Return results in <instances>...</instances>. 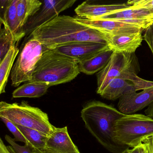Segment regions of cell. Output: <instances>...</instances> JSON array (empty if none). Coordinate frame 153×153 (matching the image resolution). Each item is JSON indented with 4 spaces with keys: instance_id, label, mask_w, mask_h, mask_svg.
<instances>
[{
    "instance_id": "cell-1",
    "label": "cell",
    "mask_w": 153,
    "mask_h": 153,
    "mask_svg": "<svg viewBox=\"0 0 153 153\" xmlns=\"http://www.w3.org/2000/svg\"><path fill=\"white\" fill-rule=\"evenodd\" d=\"M29 37L36 40L47 48L79 42L107 44L104 33L79 23L74 17L61 15L35 30Z\"/></svg>"
},
{
    "instance_id": "cell-2",
    "label": "cell",
    "mask_w": 153,
    "mask_h": 153,
    "mask_svg": "<svg viewBox=\"0 0 153 153\" xmlns=\"http://www.w3.org/2000/svg\"><path fill=\"white\" fill-rule=\"evenodd\" d=\"M126 115L113 106L99 101L88 102L81 112V118L86 129L104 148L111 153H121L130 148L119 144L113 138L115 122Z\"/></svg>"
},
{
    "instance_id": "cell-3",
    "label": "cell",
    "mask_w": 153,
    "mask_h": 153,
    "mask_svg": "<svg viewBox=\"0 0 153 153\" xmlns=\"http://www.w3.org/2000/svg\"><path fill=\"white\" fill-rule=\"evenodd\" d=\"M78 63L46 48L36 65L30 81L45 83L50 87L69 82L80 73Z\"/></svg>"
},
{
    "instance_id": "cell-4",
    "label": "cell",
    "mask_w": 153,
    "mask_h": 153,
    "mask_svg": "<svg viewBox=\"0 0 153 153\" xmlns=\"http://www.w3.org/2000/svg\"><path fill=\"white\" fill-rule=\"evenodd\" d=\"M8 119L16 125L34 129L49 136L55 127L49 121L48 116L37 107H32L27 102L9 103L0 101V118Z\"/></svg>"
},
{
    "instance_id": "cell-5",
    "label": "cell",
    "mask_w": 153,
    "mask_h": 153,
    "mask_svg": "<svg viewBox=\"0 0 153 153\" xmlns=\"http://www.w3.org/2000/svg\"><path fill=\"white\" fill-rule=\"evenodd\" d=\"M140 71V65L135 53L114 51L107 65L97 73V93L100 94L109 82L115 78L137 85L142 79L137 75Z\"/></svg>"
},
{
    "instance_id": "cell-6",
    "label": "cell",
    "mask_w": 153,
    "mask_h": 153,
    "mask_svg": "<svg viewBox=\"0 0 153 153\" xmlns=\"http://www.w3.org/2000/svg\"><path fill=\"white\" fill-rule=\"evenodd\" d=\"M153 135V118L146 115H126L114 124L113 138L120 145L134 148Z\"/></svg>"
},
{
    "instance_id": "cell-7",
    "label": "cell",
    "mask_w": 153,
    "mask_h": 153,
    "mask_svg": "<svg viewBox=\"0 0 153 153\" xmlns=\"http://www.w3.org/2000/svg\"><path fill=\"white\" fill-rule=\"evenodd\" d=\"M46 48L38 40L29 37L12 68L10 75L13 86L18 87L31 81L36 65Z\"/></svg>"
},
{
    "instance_id": "cell-8",
    "label": "cell",
    "mask_w": 153,
    "mask_h": 153,
    "mask_svg": "<svg viewBox=\"0 0 153 153\" xmlns=\"http://www.w3.org/2000/svg\"><path fill=\"white\" fill-rule=\"evenodd\" d=\"M76 0H48L42 2L40 9L29 18L22 29L25 36L30 35L43 24L59 16L62 12L74 5Z\"/></svg>"
},
{
    "instance_id": "cell-9",
    "label": "cell",
    "mask_w": 153,
    "mask_h": 153,
    "mask_svg": "<svg viewBox=\"0 0 153 153\" xmlns=\"http://www.w3.org/2000/svg\"><path fill=\"white\" fill-rule=\"evenodd\" d=\"M95 19L119 21L140 27L144 30L153 23V16L150 11L130 5L127 8L102 16Z\"/></svg>"
},
{
    "instance_id": "cell-10",
    "label": "cell",
    "mask_w": 153,
    "mask_h": 153,
    "mask_svg": "<svg viewBox=\"0 0 153 153\" xmlns=\"http://www.w3.org/2000/svg\"><path fill=\"white\" fill-rule=\"evenodd\" d=\"M108 48V44L103 43L79 42L62 45L52 49L79 63Z\"/></svg>"
},
{
    "instance_id": "cell-11",
    "label": "cell",
    "mask_w": 153,
    "mask_h": 153,
    "mask_svg": "<svg viewBox=\"0 0 153 153\" xmlns=\"http://www.w3.org/2000/svg\"><path fill=\"white\" fill-rule=\"evenodd\" d=\"M74 18L79 23L106 34L116 35L135 33L144 31L137 26L115 20L91 19L78 16H75Z\"/></svg>"
},
{
    "instance_id": "cell-12",
    "label": "cell",
    "mask_w": 153,
    "mask_h": 153,
    "mask_svg": "<svg viewBox=\"0 0 153 153\" xmlns=\"http://www.w3.org/2000/svg\"><path fill=\"white\" fill-rule=\"evenodd\" d=\"M153 103V87L123 95L119 99L118 107L120 112L125 115L134 114Z\"/></svg>"
},
{
    "instance_id": "cell-13",
    "label": "cell",
    "mask_w": 153,
    "mask_h": 153,
    "mask_svg": "<svg viewBox=\"0 0 153 153\" xmlns=\"http://www.w3.org/2000/svg\"><path fill=\"white\" fill-rule=\"evenodd\" d=\"M143 31L116 35L104 34L108 46L113 51L133 54L141 46Z\"/></svg>"
},
{
    "instance_id": "cell-14",
    "label": "cell",
    "mask_w": 153,
    "mask_h": 153,
    "mask_svg": "<svg viewBox=\"0 0 153 153\" xmlns=\"http://www.w3.org/2000/svg\"><path fill=\"white\" fill-rule=\"evenodd\" d=\"M45 152L48 153H81L68 133L67 127L55 128L48 137Z\"/></svg>"
},
{
    "instance_id": "cell-15",
    "label": "cell",
    "mask_w": 153,
    "mask_h": 153,
    "mask_svg": "<svg viewBox=\"0 0 153 153\" xmlns=\"http://www.w3.org/2000/svg\"><path fill=\"white\" fill-rule=\"evenodd\" d=\"M129 6L127 3L93 4L86 1L79 4L75 9V12L77 16L80 18L95 19L102 16L127 8Z\"/></svg>"
},
{
    "instance_id": "cell-16",
    "label": "cell",
    "mask_w": 153,
    "mask_h": 153,
    "mask_svg": "<svg viewBox=\"0 0 153 153\" xmlns=\"http://www.w3.org/2000/svg\"><path fill=\"white\" fill-rule=\"evenodd\" d=\"M114 51L110 48L78 63L80 72L94 74L100 72L107 65Z\"/></svg>"
},
{
    "instance_id": "cell-17",
    "label": "cell",
    "mask_w": 153,
    "mask_h": 153,
    "mask_svg": "<svg viewBox=\"0 0 153 153\" xmlns=\"http://www.w3.org/2000/svg\"><path fill=\"white\" fill-rule=\"evenodd\" d=\"M136 92L132 83L121 78H115L109 82L100 95L107 99L115 100L123 95Z\"/></svg>"
},
{
    "instance_id": "cell-18",
    "label": "cell",
    "mask_w": 153,
    "mask_h": 153,
    "mask_svg": "<svg viewBox=\"0 0 153 153\" xmlns=\"http://www.w3.org/2000/svg\"><path fill=\"white\" fill-rule=\"evenodd\" d=\"M50 86L45 83L29 81L16 89L12 93V98H39L45 95Z\"/></svg>"
},
{
    "instance_id": "cell-19",
    "label": "cell",
    "mask_w": 153,
    "mask_h": 153,
    "mask_svg": "<svg viewBox=\"0 0 153 153\" xmlns=\"http://www.w3.org/2000/svg\"><path fill=\"white\" fill-rule=\"evenodd\" d=\"M42 4V2L37 0H18L17 17L19 26L22 32V29L29 18L37 12Z\"/></svg>"
},
{
    "instance_id": "cell-20",
    "label": "cell",
    "mask_w": 153,
    "mask_h": 153,
    "mask_svg": "<svg viewBox=\"0 0 153 153\" xmlns=\"http://www.w3.org/2000/svg\"><path fill=\"white\" fill-rule=\"evenodd\" d=\"M17 2L18 0H10L5 16V24L4 26L10 31L17 43L25 36L19 26L17 15Z\"/></svg>"
},
{
    "instance_id": "cell-21",
    "label": "cell",
    "mask_w": 153,
    "mask_h": 153,
    "mask_svg": "<svg viewBox=\"0 0 153 153\" xmlns=\"http://www.w3.org/2000/svg\"><path fill=\"white\" fill-rule=\"evenodd\" d=\"M19 52V50L17 46L12 48L0 65V95L5 92L8 79Z\"/></svg>"
},
{
    "instance_id": "cell-22",
    "label": "cell",
    "mask_w": 153,
    "mask_h": 153,
    "mask_svg": "<svg viewBox=\"0 0 153 153\" xmlns=\"http://www.w3.org/2000/svg\"><path fill=\"white\" fill-rule=\"evenodd\" d=\"M22 133L28 142V145L30 149L39 152H44L48 136L34 129L16 125Z\"/></svg>"
},
{
    "instance_id": "cell-23",
    "label": "cell",
    "mask_w": 153,
    "mask_h": 153,
    "mask_svg": "<svg viewBox=\"0 0 153 153\" xmlns=\"http://www.w3.org/2000/svg\"><path fill=\"white\" fill-rule=\"evenodd\" d=\"M16 43L9 30L4 27L0 28V65L11 49L16 46Z\"/></svg>"
},
{
    "instance_id": "cell-24",
    "label": "cell",
    "mask_w": 153,
    "mask_h": 153,
    "mask_svg": "<svg viewBox=\"0 0 153 153\" xmlns=\"http://www.w3.org/2000/svg\"><path fill=\"white\" fill-rule=\"evenodd\" d=\"M2 121L5 124L7 128H8L10 132L13 134L14 137V140L16 141H19L24 143L26 145H28V142L26 139V137L23 136L22 133L18 129L17 126L13 124V123L9 121L8 119L4 118H0Z\"/></svg>"
},
{
    "instance_id": "cell-25",
    "label": "cell",
    "mask_w": 153,
    "mask_h": 153,
    "mask_svg": "<svg viewBox=\"0 0 153 153\" xmlns=\"http://www.w3.org/2000/svg\"><path fill=\"white\" fill-rule=\"evenodd\" d=\"M5 140L12 147L16 153H32V150L27 146H20L15 142L14 139H13L10 136H5Z\"/></svg>"
},
{
    "instance_id": "cell-26",
    "label": "cell",
    "mask_w": 153,
    "mask_h": 153,
    "mask_svg": "<svg viewBox=\"0 0 153 153\" xmlns=\"http://www.w3.org/2000/svg\"><path fill=\"white\" fill-rule=\"evenodd\" d=\"M127 4L137 8L146 9L153 16V0H134L128 1Z\"/></svg>"
},
{
    "instance_id": "cell-27",
    "label": "cell",
    "mask_w": 153,
    "mask_h": 153,
    "mask_svg": "<svg viewBox=\"0 0 153 153\" xmlns=\"http://www.w3.org/2000/svg\"><path fill=\"white\" fill-rule=\"evenodd\" d=\"M145 30L143 39L148 44L153 55V23Z\"/></svg>"
},
{
    "instance_id": "cell-28",
    "label": "cell",
    "mask_w": 153,
    "mask_h": 153,
    "mask_svg": "<svg viewBox=\"0 0 153 153\" xmlns=\"http://www.w3.org/2000/svg\"><path fill=\"white\" fill-rule=\"evenodd\" d=\"M10 0H0V26L5 24V16Z\"/></svg>"
},
{
    "instance_id": "cell-29",
    "label": "cell",
    "mask_w": 153,
    "mask_h": 153,
    "mask_svg": "<svg viewBox=\"0 0 153 153\" xmlns=\"http://www.w3.org/2000/svg\"><path fill=\"white\" fill-rule=\"evenodd\" d=\"M143 143L146 146L149 153H153V135L144 140Z\"/></svg>"
},
{
    "instance_id": "cell-30",
    "label": "cell",
    "mask_w": 153,
    "mask_h": 153,
    "mask_svg": "<svg viewBox=\"0 0 153 153\" xmlns=\"http://www.w3.org/2000/svg\"><path fill=\"white\" fill-rule=\"evenodd\" d=\"M146 115L153 118V103L150 105L145 110Z\"/></svg>"
},
{
    "instance_id": "cell-31",
    "label": "cell",
    "mask_w": 153,
    "mask_h": 153,
    "mask_svg": "<svg viewBox=\"0 0 153 153\" xmlns=\"http://www.w3.org/2000/svg\"><path fill=\"white\" fill-rule=\"evenodd\" d=\"M139 153H149L147 147L143 143L139 145Z\"/></svg>"
},
{
    "instance_id": "cell-32",
    "label": "cell",
    "mask_w": 153,
    "mask_h": 153,
    "mask_svg": "<svg viewBox=\"0 0 153 153\" xmlns=\"http://www.w3.org/2000/svg\"><path fill=\"white\" fill-rule=\"evenodd\" d=\"M121 153H139V146L130 149V148L126 149Z\"/></svg>"
},
{
    "instance_id": "cell-33",
    "label": "cell",
    "mask_w": 153,
    "mask_h": 153,
    "mask_svg": "<svg viewBox=\"0 0 153 153\" xmlns=\"http://www.w3.org/2000/svg\"><path fill=\"white\" fill-rule=\"evenodd\" d=\"M32 153H48L45 152H39V151H36V150H32Z\"/></svg>"
}]
</instances>
